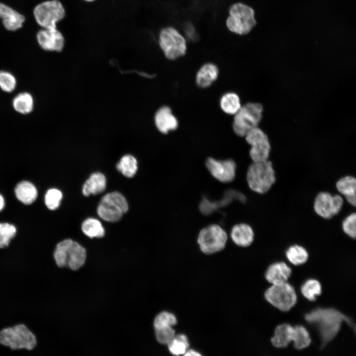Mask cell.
<instances>
[{"label": "cell", "mask_w": 356, "mask_h": 356, "mask_svg": "<svg viewBox=\"0 0 356 356\" xmlns=\"http://www.w3.org/2000/svg\"><path fill=\"white\" fill-rule=\"evenodd\" d=\"M205 165L211 175L220 182H230L235 178L236 164L231 159L221 160L209 157Z\"/></svg>", "instance_id": "obj_14"}, {"label": "cell", "mask_w": 356, "mask_h": 356, "mask_svg": "<svg viewBox=\"0 0 356 356\" xmlns=\"http://www.w3.org/2000/svg\"><path fill=\"white\" fill-rule=\"evenodd\" d=\"M251 146L249 155L252 162L269 159L271 146L267 134L258 126L249 130L244 136Z\"/></svg>", "instance_id": "obj_13"}, {"label": "cell", "mask_w": 356, "mask_h": 356, "mask_svg": "<svg viewBox=\"0 0 356 356\" xmlns=\"http://www.w3.org/2000/svg\"><path fill=\"white\" fill-rule=\"evenodd\" d=\"M335 186L339 194L345 198L351 206L356 205V178L352 175H346L339 178Z\"/></svg>", "instance_id": "obj_20"}, {"label": "cell", "mask_w": 356, "mask_h": 356, "mask_svg": "<svg viewBox=\"0 0 356 356\" xmlns=\"http://www.w3.org/2000/svg\"><path fill=\"white\" fill-rule=\"evenodd\" d=\"M17 80L11 72L0 70V89L4 92L11 93L16 89Z\"/></svg>", "instance_id": "obj_33"}, {"label": "cell", "mask_w": 356, "mask_h": 356, "mask_svg": "<svg viewBox=\"0 0 356 356\" xmlns=\"http://www.w3.org/2000/svg\"><path fill=\"white\" fill-rule=\"evenodd\" d=\"M129 209L125 197L120 192L114 191L104 195L97 208V213L103 220L115 222L120 220Z\"/></svg>", "instance_id": "obj_9"}, {"label": "cell", "mask_w": 356, "mask_h": 356, "mask_svg": "<svg viewBox=\"0 0 356 356\" xmlns=\"http://www.w3.org/2000/svg\"><path fill=\"white\" fill-rule=\"evenodd\" d=\"M177 323L176 316L172 313L164 311L159 313L154 318V329L173 327Z\"/></svg>", "instance_id": "obj_35"}, {"label": "cell", "mask_w": 356, "mask_h": 356, "mask_svg": "<svg viewBox=\"0 0 356 356\" xmlns=\"http://www.w3.org/2000/svg\"><path fill=\"white\" fill-rule=\"evenodd\" d=\"M15 193L17 198L26 205L32 204L36 199L38 195L36 186L28 181L19 182L15 188Z\"/></svg>", "instance_id": "obj_24"}, {"label": "cell", "mask_w": 356, "mask_h": 356, "mask_svg": "<svg viewBox=\"0 0 356 356\" xmlns=\"http://www.w3.org/2000/svg\"><path fill=\"white\" fill-rule=\"evenodd\" d=\"M287 260L294 266H300L306 263L309 258V253L303 246L294 244L290 245L285 252Z\"/></svg>", "instance_id": "obj_26"}, {"label": "cell", "mask_w": 356, "mask_h": 356, "mask_svg": "<svg viewBox=\"0 0 356 356\" xmlns=\"http://www.w3.org/2000/svg\"><path fill=\"white\" fill-rule=\"evenodd\" d=\"M0 19L6 30L15 31L22 27L25 17L11 6L0 2Z\"/></svg>", "instance_id": "obj_17"}, {"label": "cell", "mask_w": 356, "mask_h": 356, "mask_svg": "<svg viewBox=\"0 0 356 356\" xmlns=\"http://www.w3.org/2000/svg\"><path fill=\"white\" fill-rule=\"evenodd\" d=\"M257 24L254 9L241 2L232 4L229 8L226 25L229 30L239 35L249 33Z\"/></svg>", "instance_id": "obj_5"}, {"label": "cell", "mask_w": 356, "mask_h": 356, "mask_svg": "<svg viewBox=\"0 0 356 356\" xmlns=\"http://www.w3.org/2000/svg\"><path fill=\"white\" fill-rule=\"evenodd\" d=\"M341 228L343 232L349 237L355 239L356 237V214L352 212L343 220Z\"/></svg>", "instance_id": "obj_36"}, {"label": "cell", "mask_w": 356, "mask_h": 356, "mask_svg": "<svg viewBox=\"0 0 356 356\" xmlns=\"http://www.w3.org/2000/svg\"><path fill=\"white\" fill-rule=\"evenodd\" d=\"M184 356H200L201 355L197 351L193 349H188L184 354Z\"/></svg>", "instance_id": "obj_39"}, {"label": "cell", "mask_w": 356, "mask_h": 356, "mask_svg": "<svg viewBox=\"0 0 356 356\" xmlns=\"http://www.w3.org/2000/svg\"><path fill=\"white\" fill-rule=\"evenodd\" d=\"M230 237L233 242L237 246L247 247L253 243L255 238V233L250 225L246 223H240L232 227Z\"/></svg>", "instance_id": "obj_19"}, {"label": "cell", "mask_w": 356, "mask_h": 356, "mask_svg": "<svg viewBox=\"0 0 356 356\" xmlns=\"http://www.w3.org/2000/svg\"><path fill=\"white\" fill-rule=\"evenodd\" d=\"M14 110L22 115L31 113L34 107V99L33 95L27 91H23L18 93L12 101Z\"/></svg>", "instance_id": "obj_25"}, {"label": "cell", "mask_w": 356, "mask_h": 356, "mask_svg": "<svg viewBox=\"0 0 356 356\" xmlns=\"http://www.w3.org/2000/svg\"><path fill=\"white\" fill-rule=\"evenodd\" d=\"M322 285L320 282L314 278H310L305 281L300 288L302 295L308 300L315 301L317 297L322 293Z\"/></svg>", "instance_id": "obj_29"}, {"label": "cell", "mask_w": 356, "mask_h": 356, "mask_svg": "<svg viewBox=\"0 0 356 356\" xmlns=\"http://www.w3.org/2000/svg\"><path fill=\"white\" fill-rule=\"evenodd\" d=\"M37 344L35 334L24 323L16 324L0 330V345L12 351H31Z\"/></svg>", "instance_id": "obj_4"}, {"label": "cell", "mask_w": 356, "mask_h": 356, "mask_svg": "<svg viewBox=\"0 0 356 356\" xmlns=\"http://www.w3.org/2000/svg\"><path fill=\"white\" fill-rule=\"evenodd\" d=\"M263 112V107L261 103L249 102L242 105L233 116L232 128L234 133L244 137L249 130L258 126L262 118Z\"/></svg>", "instance_id": "obj_8"}, {"label": "cell", "mask_w": 356, "mask_h": 356, "mask_svg": "<svg viewBox=\"0 0 356 356\" xmlns=\"http://www.w3.org/2000/svg\"><path fill=\"white\" fill-rule=\"evenodd\" d=\"M219 75V70L216 64L206 63L197 71L195 77L196 83L201 88L209 87L217 80Z\"/></svg>", "instance_id": "obj_22"}, {"label": "cell", "mask_w": 356, "mask_h": 356, "mask_svg": "<svg viewBox=\"0 0 356 356\" xmlns=\"http://www.w3.org/2000/svg\"><path fill=\"white\" fill-rule=\"evenodd\" d=\"M53 258L59 268L68 267L78 270L85 264L87 259L86 249L71 239L58 242L54 249Z\"/></svg>", "instance_id": "obj_3"}, {"label": "cell", "mask_w": 356, "mask_h": 356, "mask_svg": "<svg viewBox=\"0 0 356 356\" xmlns=\"http://www.w3.org/2000/svg\"><path fill=\"white\" fill-rule=\"evenodd\" d=\"M36 38L40 48L46 52H61L65 45V38L58 28H41L36 33Z\"/></svg>", "instance_id": "obj_15"}, {"label": "cell", "mask_w": 356, "mask_h": 356, "mask_svg": "<svg viewBox=\"0 0 356 356\" xmlns=\"http://www.w3.org/2000/svg\"><path fill=\"white\" fill-rule=\"evenodd\" d=\"M4 201L3 197L0 194V211L3 208Z\"/></svg>", "instance_id": "obj_40"}, {"label": "cell", "mask_w": 356, "mask_h": 356, "mask_svg": "<svg viewBox=\"0 0 356 356\" xmlns=\"http://www.w3.org/2000/svg\"><path fill=\"white\" fill-rule=\"evenodd\" d=\"M246 180L249 188L258 194L267 193L275 184L276 176L272 162H252L248 168Z\"/></svg>", "instance_id": "obj_2"}, {"label": "cell", "mask_w": 356, "mask_h": 356, "mask_svg": "<svg viewBox=\"0 0 356 356\" xmlns=\"http://www.w3.org/2000/svg\"><path fill=\"white\" fill-rule=\"evenodd\" d=\"M264 297L270 305L283 312L291 310L298 299L294 287L288 281L270 285L266 290Z\"/></svg>", "instance_id": "obj_7"}, {"label": "cell", "mask_w": 356, "mask_h": 356, "mask_svg": "<svg viewBox=\"0 0 356 356\" xmlns=\"http://www.w3.org/2000/svg\"><path fill=\"white\" fill-rule=\"evenodd\" d=\"M227 240V235L225 231L220 225L212 224L200 231L197 243L203 253L212 254L223 250Z\"/></svg>", "instance_id": "obj_11"}, {"label": "cell", "mask_w": 356, "mask_h": 356, "mask_svg": "<svg viewBox=\"0 0 356 356\" xmlns=\"http://www.w3.org/2000/svg\"><path fill=\"white\" fill-rule=\"evenodd\" d=\"M242 106L239 95L232 91L224 93L220 99L222 110L227 115L234 116Z\"/></svg>", "instance_id": "obj_27"}, {"label": "cell", "mask_w": 356, "mask_h": 356, "mask_svg": "<svg viewBox=\"0 0 356 356\" xmlns=\"http://www.w3.org/2000/svg\"><path fill=\"white\" fill-rule=\"evenodd\" d=\"M167 345L170 352L176 356L184 355L189 347L187 337L182 334L175 335Z\"/></svg>", "instance_id": "obj_32"}, {"label": "cell", "mask_w": 356, "mask_h": 356, "mask_svg": "<svg viewBox=\"0 0 356 356\" xmlns=\"http://www.w3.org/2000/svg\"><path fill=\"white\" fill-rule=\"evenodd\" d=\"M291 268L283 261L274 262L267 268L265 277L271 285L288 281L291 276Z\"/></svg>", "instance_id": "obj_18"}, {"label": "cell", "mask_w": 356, "mask_h": 356, "mask_svg": "<svg viewBox=\"0 0 356 356\" xmlns=\"http://www.w3.org/2000/svg\"><path fill=\"white\" fill-rule=\"evenodd\" d=\"M86 0V1H93V0Z\"/></svg>", "instance_id": "obj_41"}, {"label": "cell", "mask_w": 356, "mask_h": 356, "mask_svg": "<svg viewBox=\"0 0 356 356\" xmlns=\"http://www.w3.org/2000/svg\"><path fill=\"white\" fill-rule=\"evenodd\" d=\"M62 198V193L56 188H51L47 191L44 196V203L48 209L54 210L57 209Z\"/></svg>", "instance_id": "obj_37"}, {"label": "cell", "mask_w": 356, "mask_h": 356, "mask_svg": "<svg viewBox=\"0 0 356 356\" xmlns=\"http://www.w3.org/2000/svg\"><path fill=\"white\" fill-rule=\"evenodd\" d=\"M105 176L100 172L91 174L83 186L82 192L85 196L102 193L106 187Z\"/></svg>", "instance_id": "obj_23"}, {"label": "cell", "mask_w": 356, "mask_h": 356, "mask_svg": "<svg viewBox=\"0 0 356 356\" xmlns=\"http://www.w3.org/2000/svg\"><path fill=\"white\" fill-rule=\"evenodd\" d=\"M304 318L308 323L316 328L322 348L336 337L343 322H345L355 329L352 319L334 308H316L305 313Z\"/></svg>", "instance_id": "obj_1"}, {"label": "cell", "mask_w": 356, "mask_h": 356, "mask_svg": "<svg viewBox=\"0 0 356 356\" xmlns=\"http://www.w3.org/2000/svg\"><path fill=\"white\" fill-rule=\"evenodd\" d=\"M293 326L287 323L279 324L274 329L270 343L277 349L287 347L292 341Z\"/></svg>", "instance_id": "obj_21"}, {"label": "cell", "mask_w": 356, "mask_h": 356, "mask_svg": "<svg viewBox=\"0 0 356 356\" xmlns=\"http://www.w3.org/2000/svg\"><path fill=\"white\" fill-rule=\"evenodd\" d=\"M13 285H15V283H13ZM15 289H16V286H15ZM16 294H17V292H16Z\"/></svg>", "instance_id": "obj_42"}, {"label": "cell", "mask_w": 356, "mask_h": 356, "mask_svg": "<svg viewBox=\"0 0 356 356\" xmlns=\"http://www.w3.org/2000/svg\"><path fill=\"white\" fill-rule=\"evenodd\" d=\"M159 44L165 56L170 60L177 59L184 55L186 52L185 38L172 27L161 30L159 36Z\"/></svg>", "instance_id": "obj_10"}, {"label": "cell", "mask_w": 356, "mask_h": 356, "mask_svg": "<svg viewBox=\"0 0 356 356\" xmlns=\"http://www.w3.org/2000/svg\"><path fill=\"white\" fill-rule=\"evenodd\" d=\"M154 122L158 130L164 134L175 131L178 127L177 118L167 106H162L156 111Z\"/></svg>", "instance_id": "obj_16"}, {"label": "cell", "mask_w": 356, "mask_h": 356, "mask_svg": "<svg viewBox=\"0 0 356 356\" xmlns=\"http://www.w3.org/2000/svg\"><path fill=\"white\" fill-rule=\"evenodd\" d=\"M344 204V197L340 194L321 191L314 198L313 209L319 217L329 220L340 213Z\"/></svg>", "instance_id": "obj_12"}, {"label": "cell", "mask_w": 356, "mask_h": 356, "mask_svg": "<svg viewBox=\"0 0 356 356\" xmlns=\"http://www.w3.org/2000/svg\"><path fill=\"white\" fill-rule=\"evenodd\" d=\"M83 233L89 238H101L105 234L102 223L98 220L89 218L85 220L81 226Z\"/></svg>", "instance_id": "obj_30"}, {"label": "cell", "mask_w": 356, "mask_h": 356, "mask_svg": "<svg viewBox=\"0 0 356 356\" xmlns=\"http://www.w3.org/2000/svg\"><path fill=\"white\" fill-rule=\"evenodd\" d=\"M117 170L127 178H132L137 170L136 159L130 154L123 156L116 165Z\"/></svg>", "instance_id": "obj_31"}, {"label": "cell", "mask_w": 356, "mask_h": 356, "mask_svg": "<svg viewBox=\"0 0 356 356\" xmlns=\"http://www.w3.org/2000/svg\"><path fill=\"white\" fill-rule=\"evenodd\" d=\"M157 340L160 344L168 345L175 336L173 327H166L154 329Z\"/></svg>", "instance_id": "obj_38"}, {"label": "cell", "mask_w": 356, "mask_h": 356, "mask_svg": "<svg viewBox=\"0 0 356 356\" xmlns=\"http://www.w3.org/2000/svg\"><path fill=\"white\" fill-rule=\"evenodd\" d=\"M37 23L42 28H57V24L65 17L66 11L59 0H46L37 4L33 10Z\"/></svg>", "instance_id": "obj_6"}, {"label": "cell", "mask_w": 356, "mask_h": 356, "mask_svg": "<svg viewBox=\"0 0 356 356\" xmlns=\"http://www.w3.org/2000/svg\"><path fill=\"white\" fill-rule=\"evenodd\" d=\"M16 233V227L13 224L8 222L0 223V248L7 247Z\"/></svg>", "instance_id": "obj_34"}, {"label": "cell", "mask_w": 356, "mask_h": 356, "mask_svg": "<svg viewBox=\"0 0 356 356\" xmlns=\"http://www.w3.org/2000/svg\"><path fill=\"white\" fill-rule=\"evenodd\" d=\"M292 342L294 348L298 350H304L310 346L312 338L309 331L304 326L301 324L293 326Z\"/></svg>", "instance_id": "obj_28"}]
</instances>
